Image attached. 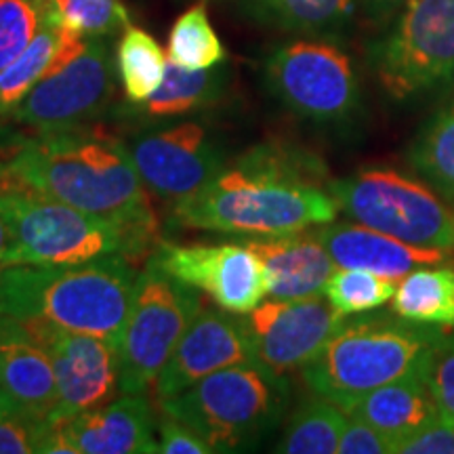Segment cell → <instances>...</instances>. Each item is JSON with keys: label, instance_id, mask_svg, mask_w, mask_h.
I'll use <instances>...</instances> for the list:
<instances>
[{"label": "cell", "instance_id": "cell-11", "mask_svg": "<svg viewBox=\"0 0 454 454\" xmlns=\"http://www.w3.org/2000/svg\"><path fill=\"white\" fill-rule=\"evenodd\" d=\"M116 72L106 38H89L87 49L70 66L38 81L9 121L32 133L93 124L110 110L116 95Z\"/></svg>", "mask_w": 454, "mask_h": 454}, {"label": "cell", "instance_id": "cell-5", "mask_svg": "<svg viewBox=\"0 0 454 454\" xmlns=\"http://www.w3.org/2000/svg\"><path fill=\"white\" fill-rule=\"evenodd\" d=\"M442 339L434 326L400 316H368L334 333L326 348L303 368L311 394L348 412L372 389L406 374Z\"/></svg>", "mask_w": 454, "mask_h": 454}, {"label": "cell", "instance_id": "cell-10", "mask_svg": "<svg viewBox=\"0 0 454 454\" xmlns=\"http://www.w3.org/2000/svg\"><path fill=\"white\" fill-rule=\"evenodd\" d=\"M265 82L286 110L314 122L345 121L360 101L349 55L326 41H293L271 51Z\"/></svg>", "mask_w": 454, "mask_h": 454}, {"label": "cell", "instance_id": "cell-23", "mask_svg": "<svg viewBox=\"0 0 454 454\" xmlns=\"http://www.w3.org/2000/svg\"><path fill=\"white\" fill-rule=\"evenodd\" d=\"M248 20L282 32L326 36L349 24L357 0H231Z\"/></svg>", "mask_w": 454, "mask_h": 454}, {"label": "cell", "instance_id": "cell-2", "mask_svg": "<svg viewBox=\"0 0 454 454\" xmlns=\"http://www.w3.org/2000/svg\"><path fill=\"white\" fill-rule=\"evenodd\" d=\"M0 181L158 238V219L127 141L99 124L17 135L0 158Z\"/></svg>", "mask_w": 454, "mask_h": 454}, {"label": "cell", "instance_id": "cell-36", "mask_svg": "<svg viewBox=\"0 0 454 454\" xmlns=\"http://www.w3.org/2000/svg\"><path fill=\"white\" fill-rule=\"evenodd\" d=\"M349 417V414H348ZM339 454H395V440L366 421L349 417L339 442Z\"/></svg>", "mask_w": 454, "mask_h": 454}, {"label": "cell", "instance_id": "cell-37", "mask_svg": "<svg viewBox=\"0 0 454 454\" xmlns=\"http://www.w3.org/2000/svg\"><path fill=\"white\" fill-rule=\"evenodd\" d=\"M158 452L162 454H211V446L204 442L194 429H190L177 419L164 414L158 423Z\"/></svg>", "mask_w": 454, "mask_h": 454}, {"label": "cell", "instance_id": "cell-27", "mask_svg": "<svg viewBox=\"0 0 454 454\" xmlns=\"http://www.w3.org/2000/svg\"><path fill=\"white\" fill-rule=\"evenodd\" d=\"M411 164L448 204H454V101L414 139Z\"/></svg>", "mask_w": 454, "mask_h": 454}, {"label": "cell", "instance_id": "cell-29", "mask_svg": "<svg viewBox=\"0 0 454 454\" xmlns=\"http://www.w3.org/2000/svg\"><path fill=\"white\" fill-rule=\"evenodd\" d=\"M168 59L187 70H208L227 59L207 4H194L175 20L168 34Z\"/></svg>", "mask_w": 454, "mask_h": 454}, {"label": "cell", "instance_id": "cell-38", "mask_svg": "<svg viewBox=\"0 0 454 454\" xmlns=\"http://www.w3.org/2000/svg\"><path fill=\"white\" fill-rule=\"evenodd\" d=\"M364 3L372 13L385 15V13H391L395 7H400V4H404L406 0H364Z\"/></svg>", "mask_w": 454, "mask_h": 454}, {"label": "cell", "instance_id": "cell-28", "mask_svg": "<svg viewBox=\"0 0 454 454\" xmlns=\"http://www.w3.org/2000/svg\"><path fill=\"white\" fill-rule=\"evenodd\" d=\"M57 38H59V21L47 15V21L34 41L7 67L0 70V118L4 121L11 118L15 107L26 99L38 81H43L55 55Z\"/></svg>", "mask_w": 454, "mask_h": 454}, {"label": "cell", "instance_id": "cell-40", "mask_svg": "<svg viewBox=\"0 0 454 454\" xmlns=\"http://www.w3.org/2000/svg\"><path fill=\"white\" fill-rule=\"evenodd\" d=\"M9 251V230L4 225L3 217H0V270L4 268V257H7Z\"/></svg>", "mask_w": 454, "mask_h": 454}, {"label": "cell", "instance_id": "cell-17", "mask_svg": "<svg viewBox=\"0 0 454 454\" xmlns=\"http://www.w3.org/2000/svg\"><path fill=\"white\" fill-rule=\"evenodd\" d=\"M57 404L53 362L34 333L0 316V406L47 421Z\"/></svg>", "mask_w": 454, "mask_h": 454}, {"label": "cell", "instance_id": "cell-7", "mask_svg": "<svg viewBox=\"0 0 454 454\" xmlns=\"http://www.w3.org/2000/svg\"><path fill=\"white\" fill-rule=\"evenodd\" d=\"M349 219L414 247L454 251V208L421 181L391 168H364L328 181Z\"/></svg>", "mask_w": 454, "mask_h": 454}, {"label": "cell", "instance_id": "cell-4", "mask_svg": "<svg viewBox=\"0 0 454 454\" xmlns=\"http://www.w3.org/2000/svg\"><path fill=\"white\" fill-rule=\"evenodd\" d=\"M0 217L9 230L11 265H72L122 254L137 257L156 236L98 217L26 187L0 181ZM3 268V270H4Z\"/></svg>", "mask_w": 454, "mask_h": 454}, {"label": "cell", "instance_id": "cell-14", "mask_svg": "<svg viewBox=\"0 0 454 454\" xmlns=\"http://www.w3.org/2000/svg\"><path fill=\"white\" fill-rule=\"evenodd\" d=\"M152 259L177 280L208 294L221 309L244 316L268 297L263 263L244 242H158Z\"/></svg>", "mask_w": 454, "mask_h": 454}, {"label": "cell", "instance_id": "cell-19", "mask_svg": "<svg viewBox=\"0 0 454 454\" xmlns=\"http://www.w3.org/2000/svg\"><path fill=\"white\" fill-rule=\"evenodd\" d=\"M316 234L320 236L337 268L368 270L391 280L404 278L419 268L442 265L450 259V254L440 248L414 247L362 223H326Z\"/></svg>", "mask_w": 454, "mask_h": 454}, {"label": "cell", "instance_id": "cell-16", "mask_svg": "<svg viewBox=\"0 0 454 454\" xmlns=\"http://www.w3.org/2000/svg\"><path fill=\"white\" fill-rule=\"evenodd\" d=\"M244 362H257V357L242 317L225 309L202 308L158 372L154 394L158 402L170 400L208 374Z\"/></svg>", "mask_w": 454, "mask_h": 454}, {"label": "cell", "instance_id": "cell-33", "mask_svg": "<svg viewBox=\"0 0 454 454\" xmlns=\"http://www.w3.org/2000/svg\"><path fill=\"white\" fill-rule=\"evenodd\" d=\"M51 423L0 406V454L41 452Z\"/></svg>", "mask_w": 454, "mask_h": 454}, {"label": "cell", "instance_id": "cell-26", "mask_svg": "<svg viewBox=\"0 0 454 454\" xmlns=\"http://www.w3.org/2000/svg\"><path fill=\"white\" fill-rule=\"evenodd\" d=\"M168 57L144 27L129 26L116 47V70L130 104H141L156 93L167 74Z\"/></svg>", "mask_w": 454, "mask_h": 454}, {"label": "cell", "instance_id": "cell-8", "mask_svg": "<svg viewBox=\"0 0 454 454\" xmlns=\"http://www.w3.org/2000/svg\"><path fill=\"white\" fill-rule=\"evenodd\" d=\"M202 299L150 257L137 276L121 340V394H144L154 385L196 316Z\"/></svg>", "mask_w": 454, "mask_h": 454}, {"label": "cell", "instance_id": "cell-18", "mask_svg": "<svg viewBox=\"0 0 454 454\" xmlns=\"http://www.w3.org/2000/svg\"><path fill=\"white\" fill-rule=\"evenodd\" d=\"M263 263L271 299H305L325 293L334 274L331 253L320 236L294 231L284 236H253L244 240Z\"/></svg>", "mask_w": 454, "mask_h": 454}, {"label": "cell", "instance_id": "cell-35", "mask_svg": "<svg viewBox=\"0 0 454 454\" xmlns=\"http://www.w3.org/2000/svg\"><path fill=\"white\" fill-rule=\"evenodd\" d=\"M395 454H454V421L442 414L397 442Z\"/></svg>", "mask_w": 454, "mask_h": 454}, {"label": "cell", "instance_id": "cell-1", "mask_svg": "<svg viewBox=\"0 0 454 454\" xmlns=\"http://www.w3.org/2000/svg\"><path fill=\"white\" fill-rule=\"evenodd\" d=\"M316 158L261 144L230 160L194 194L173 202L170 223L242 236H284L337 219Z\"/></svg>", "mask_w": 454, "mask_h": 454}, {"label": "cell", "instance_id": "cell-34", "mask_svg": "<svg viewBox=\"0 0 454 454\" xmlns=\"http://www.w3.org/2000/svg\"><path fill=\"white\" fill-rule=\"evenodd\" d=\"M427 383L440 412L454 421V337L438 340L425 356Z\"/></svg>", "mask_w": 454, "mask_h": 454}, {"label": "cell", "instance_id": "cell-30", "mask_svg": "<svg viewBox=\"0 0 454 454\" xmlns=\"http://www.w3.org/2000/svg\"><path fill=\"white\" fill-rule=\"evenodd\" d=\"M395 282L368 270L337 268L328 278L325 297L340 316H362L394 299Z\"/></svg>", "mask_w": 454, "mask_h": 454}, {"label": "cell", "instance_id": "cell-31", "mask_svg": "<svg viewBox=\"0 0 454 454\" xmlns=\"http://www.w3.org/2000/svg\"><path fill=\"white\" fill-rule=\"evenodd\" d=\"M47 15L87 38H110L130 26L122 0H44Z\"/></svg>", "mask_w": 454, "mask_h": 454}, {"label": "cell", "instance_id": "cell-25", "mask_svg": "<svg viewBox=\"0 0 454 454\" xmlns=\"http://www.w3.org/2000/svg\"><path fill=\"white\" fill-rule=\"evenodd\" d=\"M348 412L326 397L303 402L284 427L276 452L284 454H334L348 425Z\"/></svg>", "mask_w": 454, "mask_h": 454}, {"label": "cell", "instance_id": "cell-6", "mask_svg": "<svg viewBox=\"0 0 454 454\" xmlns=\"http://www.w3.org/2000/svg\"><path fill=\"white\" fill-rule=\"evenodd\" d=\"M286 400L282 374L261 362H244L208 374L184 394L160 402V411L194 429L213 452H234L274 429Z\"/></svg>", "mask_w": 454, "mask_h": 454}, {"label": "cell", "instance_id": "cell-32", "mask_svg": "<svg viewBox=\"0 0 454 454\" xmlns=\"http://www.w3.org/2000/svg\"><path fill=\"white\" fill-rule=\"evenodd\" d=\"M44 21V0H0V70L34 41Z\"/></svg>", "mask_w": 454, "mask_h": 454}, {"label": "cell", "instance_id": "cell-12", "mask_svg": "<svg viewBox=\"0 0 454 454\" xmlns=\"http://www.w3.org/2000/svg\"><path fill=\"white\" fill-rule=\"evenodd\" d=\"M127 147L147 192L173 202L194 194L230 162L213 129L196 121L141 129Z\"/></svg>", "mask_w": 454, "mask_h": 454}, {"label": "cell", "instance_id": "cell-39", "mask_svg": "<svg viewBox=\"0 0 454 454\" xmlns=\"http://www.w3.org/2000/svg\"><path fill=\"white\" fill-rule=\"evenodd\" d=\"M17 137L15 133H11L7 129V124H4V118H0V158L4 156V152L9 150V145L13 144V139Z\"/></svg>", "mask_w": 454, "mask_h": 454}, {"label": "cell", "instance_id": "cell-9", "mask_svg": "<svg viewBox=\"0 0 454 454\" xmlns=\"http://www.w3.org/2000/svg\"><path fill=\"white\" fill-rule=\"evenodd\" d=\"M377 78L389 98L406 101L454 78V0H406L374 51Z\"/></svg>", "mask_w": 454, "mask_h": 454}, {"label": "cell", "instance_id": "cell-15", "mask_svg": "<svg viewBox=\"0 0 454 454\" xmlns=\"http://www.w3.org/2000/svg\"><path fill=\"white\" fill-rule=\"evenodd\" d=\"M343 317L320 294L305 299H271L244 314L254 357L278 374L305 368L326 348Z\"/></svg>", "mask_w": 454, "mask_h": 454}, {"label": "cell", "instance_id": "cell-13", "mask_svg": "<svg viewBox=\"0 0 454 454\" xmlns=\"http://www.w3.org/2000/svg\"><path fill=\"white\" fill-rule=\"evenodd\" d=\"M53 362L57 404L51 425H66L78 414L98 411L121 391V348L93 334L47 325H26Z\"/></svg>", "mask_w": 454, "mask_h": 454}, {"label": "cell", "instance_id": "cell-20", "mask_svg": "<svg viewBox=\"0 0 454 454\" xmlns=\"http://www.w3.org/2000/svg\"><path fill=\"white\" fill-rule=\"evenodd\" d=\"M64 429L78 454H154L156 423L144 394H122L106 406L78 414Z\"/></svg>", "mask_w": 454, "mask_h": 454}, {"label": "cell", "instance_id": "cell-21", "mask_svg": "<svg viewBox=\"0 0 454 454\" xmlns=\"http://www.w3.org/2000/svg\"><path fill=\"white\" fill-rule=\"evenodd\" d=\"M425 356L419 364H414L395 381L385 383L357 400L348 411L349 417L385 431L395 440V444L442 417L438 402L427 383Z\"/></svg>", "mask_w": 454, "mask_h": 454}, {"label": "cell", "instance_id": "cell-3", "mask_svg": "<svg viewBox=\"0 0 454 454\" xmlns=\"http://www.w3.org/2000/svg\"><path fill=\"white\" fill-rule=\"evenodd\" d=\"M137 271L129 257L0 270V316L93 334L121 348Z\"/></svg>", "mask_w": 454, "mask_h": 454}, {"label": "cell", "instance_id": "cell-22", "mask_svg": "<svg viewBox=\"0 0 454 454\" xmlns=\"http://www.w3.org/2000/svg\"><path fill=\"white\" fill-rule=\"evenodd\" d=\"M230 81V67L223 64L208 70H187L168 59L167 74L156 93L141 104L124 107L122 114L135 121H168L204 112L225 98Z\"/></svg>", "mask_w": 454, "mask_h": 454}, {"label": "cell", "instance_id": "cell-24", "mask_svg": "<svg viewBox=\"0 0 454 454\" xmlns=\"http://www.w3.org/2000/svg\"><path fill=\"white\" fill-rule=\"evenodd\" d=\"M394 314L425 326H454V268L414 270L391 299Z\"/></svg>", "mask_w": 454, "mask_h": 454}]
</instances>
